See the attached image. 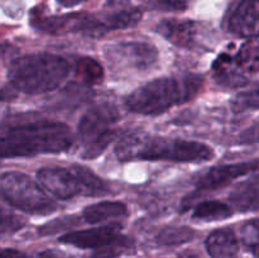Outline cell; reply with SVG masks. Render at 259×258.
I'll return each instance as SVG.
<instances>
[{
	"instance_id": "obj_1",
	"label": "cell",
	"mask_w": 259,
	"mask_h": 258,
	"mask_svg": "<svg viewBox=\"0 0 259 258\" xmlns=\"http://www.w3.org/2000/svg\"><path fill=\"white\" fill-rule=\"evenodd\" d=\"M72 134L60 121H35L15 126L2 137V158L61 153L72 146Z\"/></svg>"
},
{
	"instance_id": "obj_26",
	"label": "cell",
	"mask_w": 259,
	"mask_h": 258,
	"mask_svg": "<svg viewBox=\"0 0 259 258\" xmlns=\"http://www.w3.org/2000/svg\"><path fill=\"white\" fill-rule=\"evenodd\" d=\"M129 245H131V240L128 238L123 237L120 240L114 243V244L106 245V247L103 248H98L95 252L91 253L86 258H118L123 253L124 248L129 247Z\"/></svg>"
},
{
	"instance_id": "obj_3",
	"label": "cell",
	"mask_w": 259,
	"mask_h": 258,
	"mask_svg": "<svg viewBox=\"0 0 259 258\" xmlns=\"http://www.w3.org/2000/svg\"><path fill=\"white\" fill-rule=\"evenodd\" d=\"M204 77L187 73L182 77H163L149 81L126 98L128 110L142 115H158L175 105L190 101L199 94Z\"/></svg>"
},
{
	"instance_id": "obj_6",
	"label": "cell",
	"mask_w": 259,
	"mask_h": 258,
	"mask_svg": "<svg viewBox=\"0 0 259 258\" xmlns=\"http://www.w3.org/2000/svg\"><path fill=\"white\" fill-rule=\"evenodd\" d=\"M0 190L8 204L27 214L48 215L57 209L42 187L20 172H4L0 177Z\"/></svg>"
},
{
	"instance_id": "obj_12",
	"label": "cell",
	"mask_w": 259,
	"mask_h": 258,
	"mask_svg": "<svg viewBox=\"0 0 259 258\" xmlns=\"http://www.w3.org/2000/svg\"><path fill=\"white\" fill-rule=\"evenodd\" d=\"M229 28L240 37H259V0H242L230 15Z\"/></svg>"
},
{
	"instance_id": "obj_11",
	"label": "cell",
	"mask_w": 259,
	"mask_h": 258,
	"mask_svg": "<svg viewBox=\"0 0 259 258\" xmlns=\"http://www.w3.org/2000/svg\"><path fill=\"white\" fill-rule=\"evenodd\" d=\"M259 171V161L240 162V163L224 164V166L212 167L197 181L196 186L199 190H211L227 185L232 180L240 176L253 174Z\"/></svg>"
},
{
	"instance_id": "obj_31",
	"label": "cell",
	"mask_w": 259,
	"mask_h": 258,
	"mask_svg": "<svg viewBox=\"0 0 259 258\" xmlns=\"http://www.w3.org/2000/svg\"><path fill=\"white\" fill-rule=\"evenodd\" d=\"M57 2L65 8H72V7H76V5L81 4V3L86 2V0H57Z\"/></svg>"
},
{
	"instance_id": "obj_25",
	"label": "cell",
	"mask_w": 259,
	"mask_h": 258,
	"mask_svg": "<svg viewBox=\"0 0 259 258\" xmlns=\"http://www.w3.org/2000/svg\"><path fill=\"white\" fill-rule=\"evenodd\" d=\"M148 9L163 12H182L189 7V0H138Z\"/></svg>"
},
{
	"instance_id": "obj_7",
	"label": "cell",
	"mask_w": 259,
	"mask_h": 258,
	"mask_svg": "<svg viewBox=\"0 0 259 258\" xmlns=\"http://www.w3.org/2000/svg\"><path fill=\"white\" fill-rule=\"evenodd\" d=\"M32 24L40 32L55 35L81 32L89 35H100L106 32L104 22H100L88 13H73L47 18L39 17L33 20Z\"/></svg>"
},
{
	"instance_id": "obj_27",
	"label": "cell",
	"mask_w": 259,
	"mask_h": 258,
	"mask_svg": "<svg viewBox=\"0 0 259 258\" xmlns=\"http://www.w3.org/2000/svg\"><path fill=\"white\" fill-rule=\"evenodd\" d=\"M24 225L22 218L15 217V215H4L3 217V224H2V232L3 234L8 232H15L19 228H22Z\"/></svg>"
},
{
	"instance_id": "obj_2",
	"label": "cell",
	"mask_w": 259,
	"mask_h": 258,
	"mask_svg": "<svg viewBox=\"0 0 259 258\" xmlns=\"http://www.w3.org/2000/svg\"><path fill=\"white\" fill-rule=\"evenodd\" d=\"M116 156L120 161L144 159V161L201 162L214 157L209 146L195 141L166 139L131 134L124 137L116 146Z\"/></svg>"
},
{
	"instance_id": "obj_20",
	"label": "cell",
	"mask_w": 259,
	"mask_h": 258,
	"mask_svg": "<svg viewBox=\"0 0 259 258\" xmlns=\"http://www.w3.org/2000/svg\"><path fill=\"white\" fill-rule=\"evenodd\" d=\"M72 168L78 176V179L81 180L85 196H101V195H105L108 192V186L105 185V182L100 177L96 176L94 172H91L90 169L78 166V164L72 166Z\"/></svg>"
},
{
	"instance_id": "obj_28",
	"label": "cell",
	"mask_w": 259,
	"mask_h": 258,
	"mask_svg": "<svg viewBox=\"0 0 259 258\" xmlns=\"http://www.w3.org/2000/svg\"><path fill=\"white\" fill-rule=\"evenodd\" d=\"M244 143H253V142L259 141V126H253L249 128L242 137Z\"/></svg>"
},
{
	"instance_id": "obj_21",
	"label": "cell",
	"mask_w": 259,
	"mask_h": 258,
	"mask_svg": "<svg viewBox=\"0 0 259 258\" xmlns=\"http://www.w3.org/2000/svg\"><path fill=\"white\" fill-rule=\"evenodd\" d=\"M196 235L194 229L189 227H168L162 229L156 237V242L164 247H175L192 240Z\"/></svg>"
},
{
	"instance_id": "obj_23",
	"label": "cell",
	"mask_w": 259,
	"mask_h": 258,
	"mask_svg": "<svg viewBox=\"0 0 259 258\" xmlns=\"http://www.w3.org/2000/svg\"><path fill=\"white\" fill-rule=\"evenodd\" d=\"M242 242L250 253L259 257V219L248 220L243 225Z\"/></svg>"
},
{
	"instance_id": "obj_5",
	"label": "cell",
	"mask_w": 259,
	"mask_h": 258,
	"mask_svg": "<svg viewBox=\"0 0 259 258\" xmlns=\"http://www.w3.org/2000/svg\"><path fill=\"white\" fill-rule=\"evenodd\" d=\"M119 120V111L108 103L86 111L78 123V136L82 141V158L94 159L100 156L115 137L113 125Z\"/></svg>"
},
{
	"instance_id": "obj_17",
	"label": "cell",
	"mask_w": 259,
	"mask_h": 258,
	"mask_svg": "<svg viewBox=\"0 0 259 258\" xmlns=\"http://www.w3.org/2000/svg\"><path fill=\"white\" fill-rule=\"evenodd\" d=\"M232 215V207L228 206L224 202L217 201V200L200 202L192 212L194 219L202 220V222H218V220L227 219Z\"/></svg>"
},
{
	"instance_id": "obj_14",
	"label": "cell",
	"mask_w": 259,
	"mask_h": 258,
	"mask_svg": "<svg viewBox=\"0 0 259 258\" xmlns=\"http://www.w3.org/2000/svg\"><path fill=\"white\" fill-rule=\"evenodd\" d=\"M207 253L211 258H238L239 242L229 229H218L206 239Z\"/></svg>"
},
{
	"instance_id": "obj_8",
	"label": "cell",
	"mask_w": 259,
	"mask_h": 258,
	"mask_svg": "<svg viewBox=\"0 0 259 258\" xmlns=\"http://www.w3.org/2000/svg\"><path fill=\"white\" fill-rule=\"evenodd\" d=\"M37 180L43 189L60 200H70L83 195L82 184L76 172L62 167H45L37 172Z\"/></svg>"
},
{
	"instance_id": "obj_15",
	"label": "cell",
	"mask_w": 259,
	"mask_h": 258,
	"mask_svg": "<svg viewBox=\"0 0 259 258\" xmlns=\"http://www.w3.org/2000/svg\"><path fill=\"white\" fill-rule=\"evenodd\" d=\"M214 77L225 88H243L248 83V77L234 65L233 57L228 53H223L212 63Z\"/></svg>"
},
{
	"instance_id": "obj_30",
	"label": "cell",
	"mask_w": 259,
	"mask_h": 258,
	"mask_svg": "<svg viewBox=\"0 0 259 258\" xmlns=\"http://www.w3.org/2000/svg\"><path fill=\"white\" fill-rule=\"evenodd\" d=\"M38 258H65V255L61 252H58V250L47 249L43 250L42 253H39V254H38Z\"/></svg>"
},
{
	"instance_id": "obj_24",
	"label": "cell",
	"mask_w": 259,
	"mask_h": 258,
	"mask_svg": "<svg viewBox=\"0 0 259 258\" xmlns=\"http://www.w3.org/2000/svg\"><path fill=\"white\" fill-rule=\"evenodd\" d=\"M234 113H242L245 110H258L259 109V88L243 91L238 94L232 101Z\"/></svg>"
},
{
	"instance_id": "obj_29",
	"label": "cell",
	"mask_w": 259,
	"mask_h": 258,
	"mask_svg": "<svg viewBox=\"0 0 259 258\" xmlns=\"http://www.w3.org/2000/svg\"><path fill=\"white\" fill-rule=\"evenodd\" d=\"M2 258H28L24 253L15 249H3Z\"/></svg>"
},
{
	"instance_id": "obj_9",
	"label": "cell",
	"mask_w": 259,
	"mask_h": 258,
	"mask_svg": "<svg viewBox=\"0 0 259 258\" xmlns=\"http://www.w3.org/2000/svg\"><path fill=\"white\" fill-rule=\"evenodd\" d=\"M156 47L146 42H124L114 45L108 50V60L116 65L144 70L157 60Z\"/></svg>"
},
{
	"instance_id": "obj_16",
	"label": "cell",
	"mask_w": 259,
	"mask_h": 258,
	"mask_svg": "<svg viewBox=\"0 0 259 258\" xmlns=\"http://www.w3.org/2000/svg\"><path fill=\"white\" fill-rule=\"evenodd\" d=\"M126 215V206L119 201H103L85 207L82 212L83 219L90 224L106 222L114 218H120Z\"/></svg>"
},
{
	"instance_id": "obj_32",
	"label": "cell",
	"mask_w": 259,
	"mask_h": 258,
	"mask_svg": "<svg viewBox=\"0 0 259 258\" xmlns=\"http://www.w3.org/2000/svg\"><path fill=\"white\" fill-rule=\"evenodd\" d=\"M179 258H194V257H192V255H190V254H184V255H180Z\"/></svg>"
},
{
	"instance_id": "obj_19",
	"label": "cell",
	"mask_w": 259,
	"mask_h": 258,
	"mask_svg": "<svg viewBox=\"0 0 259 258\" xmlns=\"http://www.w3.org/2000/svg\"><path fill=\"white\" fill-rule=\"evenodd\" d=\"M142 19V12L138 8H126L108 15L103 20L106 32L114 29H126L138 24Z\"/></svg>"
},
{
	"instance_id": "obj_22",
	"label": "cell",
	"mask_w": 259,
	"mask_h": 258,
	"mask_svg": "<svg viewBox=\"0 0 259 258\" xmlns=\"http://www.w3.org/2000/svg\"><path fill=\"white\" fill-rule=\"evenodd\" d=\"M75 75L81 82L86 85H95L101 82L104 76L103 67L90 57H82L77 61L75 68Z\"/></svg>"
},
{
	"instance_id": "obj_4",
	"label": "cell",
	"mask_w": 259,
	"mask_h": 258,
	"mask_svg": "<svg viewBox=\"0 0 259 258\" xmlns=\"http://www.w3.org/2000/svg\"><path fill=\"white\" fill-rule=\"evenodd\" d=\"M70 72L65 58L52 53H32L17 58L8 68V78L15 90L28 95L57 89Z\"/></svg>"
},
{
	"instance_id": "obj_13",
	"label": "cell",
	"mask_w": 259,
	"mask_h": 258,
	"mask_svg": "<svg viewBox=\"0 0 259 258\" xmlns=\"http://www.w3.org/2000/svg\"><path fill=\"white\" fill-rule=\"evenodd\" d=\"M156 32L177 47L190 48L196 38L197 27L191 20L166 19L157 25Z\"/></svg>"
},
{
	"instance_id": "obj_18",
	"label": "cell",
	"mask_w": 259,
	"mask_h": 258,
	"mask_svg": "<svg viewBox=\"0 0 259 258\" xmlns=\"http://www.w3.org/2000/svg\"><path fill=\"white\" fill-rule=\"evenodd\" d=\"M234 65L243 73H253L259 70V42L258 40H248L240 47L239 52L233 57Z\"/></svg>"
},
{
	"instance_id": "obj_10",
	"label": "cell",
	"mask_w": 259,
	"mask_h": 258,
	"mask_svg": "<svg viewBox=\"0 0 259 258\" xmlns=\"http://www.w3.org/2000/svg\"><path fill=\"white\" fill-rule=\"evenodd\" d=\"M120 229L119 224H110L93 229L77 230L60 237V242L82 249H98L120 240L123 238V235L119 234Z\"/></svg>"
}]
</instances>
